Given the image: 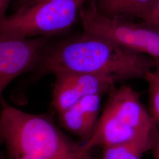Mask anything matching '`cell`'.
I'll use <instances>...</instances> for the list:
<instances>
[{"instance_id":"cell-11","label":"cell","mask_w":159,"mask_h":159,"mask_svg":"<svg viewBox=\"0 0 159 159\" xmlns=\"http://www.w3.org/2000/svg\"><path fill=\"white\" fill-rule=\"evenodd\" d=\"M101 96L100 94L89 95L83 97L77 103L80 108L88 122V124L93 131L98 121Z\"/></svg>"},{"instance_id":"cell-4","label":"cell","mask_w":159,"mask_h":159,"mask_svg":"<svg viewBox=\"0 0 159 159\" xmlns=\"http://www.w3.org/2000/svg\"><path fill=\"white\" fill-rule=\"evenodd\" d=\"M89 0H37L17 9L0 22V32L30 38L61 33L70 29Z\"/></svg>"},{"instance_id":"cell-5","label":"cell","mask_w":159,"mask_h":159,"mask_svg":"<svg viewBox=\"0 0 159 159\" xmlns=\"http://www.w3.org/2000/svg\"><path fill=\"white\" fill-rule=\"evenodd\" d=\"M80 10L84 31L111 40L120 45L159 60V27L150 23H133L123 18H110L97 10L96 0Z\"/></svg>"},{"instance_id":"cell-13","label":"cell","mask_w":159,"mask_h":159,"mask_svg":"<svg viewBox=\"0 0 159 159\" xmlns=\"http://www.w3.org/2000/svg\"><path fill=\"white\" fill-rule=\"evenodd\" d=\"M11 0H0V22L6 18V12Z\"/></svg>"},{"instance_id":"cell-14","label":"cell","mask_w":159,"mask_h":159,"mask_svg":"<svg viewBox=\"0 0 159 159\" xmlns=\"http://www.w3.org/2000/svg\"><path fill=\"white\" fill-rule=\"evenodd\" d=\"M37 0H17V4L18 6V8L23 7V6L27 5L30 3H31Z\"/></svg>"},{"instance_id":"cell-12","label":"cell","mask_w":159,"mask_h":159,"mask_svg":"<svg viewBox=\"0 0 159 159\" xmlns=\"http://www.w3.org/2000/svg\"><path fill=\"white\" fill-rule=\"evenodd\" d=\"M144 22L150 23L159 27V0L156 2L148 20Z\"/></svg>"},{"instance_id":"cell-15","label":"cell","mask_w":159,"mask_h":159,"mask_svg":"<svg viewBox=\"0 0 159 159\" xmlns=\"http://www.w3.org/2000/svg\"><path fill=\"white\" fill-rule=\"evenodd\" d=\"M152 151L154 159H159V140L154 146Z\"/></svg>"},{"instance_id":"cell-9","label":"cell","mask_w":159,"mask_h":159,"mask_svg":"<svg viewBox=\"0 0 159 159\" xmlns=\"http://www.w3.org/2000/svg\"><path fill=\"white\" fill-rule=\"evenodd\" d=\"M58 116L60 125L69 132L85 139V142L91 136L93 130L77 103Z\"/></svg>"},{"instance_id":"cell-3","label":"cell","mask_w":159,"mask_h":159,"mask_svg":"<svg viewBox=\"0 0 159 159\" xmlns=\"http://www.w3.org/2000/svg\"><path fill=\"white\" fill-rule=\"evenodd\" d=\"M143 134H159V125L143 106L139 94L128 86L113 88L90 138L88 151L127 142Z\"/></svg>"},{"instance_id":"cell-10","label":"cell","mask_w":159,"mask_h":159,"mask_svg":"<svg viewBox=\"0 0 159 159\" xmlns=\"http://www.w3.org/2000/svg\"><path fill=\"white\" fill-rule=\"evenodd\" d=\"M154 68L148 73L145 80L148 85L150 114L159 125V60H155Z\"/></svg>"},{"instance_id":"cell-6","label":"cell","mask_w":159,"mask_h":159,"mask_svg":"<svg viewBox=\"0 0 159 159\" xmlns=\"http://www.w3.org/2000/svg\"><path fill=\"white\" fill-rule=\"evenodd\" d=\"M50 38H24L0 32V97L13 80L34 71Z\"/></svg>"},{"instance_id":"cell-1","label":"cell","mask_w":159,"mask_h":159,"mask_svg":"<svg viewBox=\"0 0 159 159\" xmlns=\"http://www.w3.org/2000/svg\"><path fill=\"white\" fill-rule=\"evenodd\" d=\"M155 63L152 57L84 31L73 38L48 43L32 74L13 94L23 101L24 91L30 85L47 74L62 72L102 75L116 82L145 80Z\"/></svg>"},{"instance_id":"cell-2","label":"cell","mask_w":159,"mask_h":159,"mask_svg":"<svg viewBox=\"0 0 159 159\" xmlns=\"http://www.w3.org/2000/svg\"><path fill=\"white\" fill-rule=\"evenodd\" d=\"M0 139L8 159H93L54 123L51 115L29 113L0 97Z\"/></svg>"},{"instance_id":"cell-8","label":"cell","mask_w":159,"mask_h":159,"mask_svg":"<svg viewBox=\"0 0 159 159\" xmlns=\"http://www.w3.org/2000/svg\"><path fill=\"white\" fill-rule=\"evenodd\" d=\"M159 140V134H140L127 142L103 148L102 159H141Z\"/></svg>"},{"instance_id":"cell-16","label":"cell","mask_w":159,"mask_h":159,"mask_svg":"<svg viewBox=\"0 0 159 159\" xmlns=\"http://www.w3.org/2000/svg\"><path fill=\"white\" fill-rule=\"evenodd\" d=\"M2 144H3V143L2 142L1 139H0V146H1ZM0 159H8L7 157H6L4 153L1 150H0Z\"/></svg>"},{"instance_id":"cell-7","label":"cell","mask_w":159,"mask_h":159,"mask_svg":"<svg viewBox=\"0 0 159 159\" xmlns=\"http://www.w3.org/2000/svg\"><path fill=\"white\" fill-rule=\"evenodd\" d=\"M158 0H96L97 10L110 18L137 17L146 21Z\"/></svg>"}]
</instances>
